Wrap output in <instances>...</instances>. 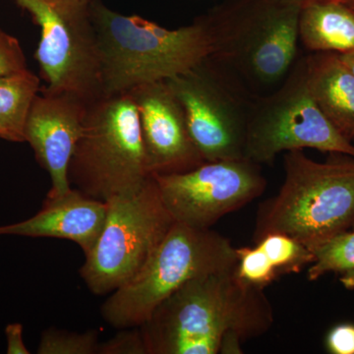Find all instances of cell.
I'll use <instances>...</instances> for the list:
<instances>
[{"mask_svg": "<svg viewBox=\"0 0 354 354\" xmlns=\"http://www.w3.org/2000/svg\"><path fill=\"white\" fill-rule=\"evenodd\" d=\"M339 55L342 62H344V64L354 73V50L349 51V53H344V55Z\"/></svg>", "mask_w": 354, "mask_h": 354, "instance_id": "obj_27", "label": "cell"}, {"mask_svg": "<svg viewBox=\"0 0 354 354\" xmlns=\"http://www.w3.org/2000/svg\"><path fill=\"white\" fill-rule=\"evenodd\" d=\"M6 353L30 354L23 339V325L20 323H11L6 327Z\"/></svg>", "mask_w": 354, "mask_h": 354, "instance_id": "obj_25", "label": "cell"}, {"mask_svg": "<svg viewBox=\"0 0 354 354\" xmlns=\"http://www.w3.org/2000/svg\"><path fill=\"white\" fill-rule=\"evenodd\" d=\"M235 274L244 285L264 290L281 274L259 246L236 248Z\"/></svg>", "mask_w": 354, "mask_h": 354, "instance_id": "obj_21", "label": "cell"}, {"mask_svg": "<svg viewBox=\"0 0 354 354\" xmlns=\"http://www.w3.org/2000/svg\"><path fill=\"white\" fill-rule=\"evenodd\" d=\"M237 258L236 248L223 235L176 221L139 274L106 298L102 318L118 330L139 327L191 279L234 269Z\"/></svg>", "mask_w": 354, "mask_h": 354, "instance_id": "obj_5", "label": "cell"}, {"mask_svg": "<svg viewBox=\"0 0 354 354\" xmlns=\"http://www.w3.org/2000/svg\"><path fill=\"white\" fill-rule=\"evenodd\" d=\"M339 283L346 290H354V270L342 274Z\"/></svg>", "mask_w": 354, "mask_h": 354, "instance_id": "obj_26", "label": "cell"}, {"mask_svg": "<svg viewBox=\"0 0 354 354\" xmlns=\"http://www.w3.org/2000/svg\"><path fill=\"white\" fill-rule=\"evenodd\" d=\"M183 106L191 139L205 162L245 158L250 88L212 57L165 81Z\"/></svg>", "mask_w": 354, "mask_h": 354, "instance_id": "obj_8", "label": "cell"}, {"mask_svg": "<svg viewBox=\"0 0 354 354\" xmlns=\"http://www.w3.org/2000/svg\"><path fill=\"white\" fill-rule=\"evenodd\" d=\"M106 203L101 234L79 272L95 295H111L135 278L176 223L153 176Z\"/></svg>", "mask_w": 354, "mask_h": 354, "instance_id": "obj_7", "label": "cell"}, {"mask_svg": "<svg viewBox=\"0 0 354 354\" xmlns=\"http://www.w3.org/2000/svg\"><path fill=\"white\" fill-rule=\"evenodd\" d=\"M167 211L176 223L212 228L246 206L267 186L261 165L247 158L204 162L183 174L153 176Z\"/></svg>", "mask_w": 354, "mask_h": 354, "instance_id": "obj_11", "label": "cell"}, {"mask_svg": "<svg viewBox=\"0 0 354 354\" xmlns=\"http://www.w3.org/2000/svg\"><path fill=\"white\" fill-rule=\"evenodd\" d=\"M286 1L290 2V3L297 4V6L301 7L302 6H305V4L311 3V2L327 1V0H286ZM330 1H341L348 3V2L353 1V0H330Z\"/></svg>", "mask_w": 354, "mask_h": 354, "instance_id": "obj_28", "label": "cell"}, {"mask_svg": "<svg viewBox=\"0 0 354 354\" xmlns=\"http://www.w3.org/2000/svg\"><path fill=\"white\" fill-rule=\"evenodd\" d=\"M99 332H69L57 328L44 330L39 339L38 354H97Z\"/></svg>", "mask_w": 354, "mask_h": 354, "instance_id": "obj_20", "label": "cell"}, {"mask_svg": "<svg viewBox=\"0 0 354 354\" xmlns=\"http://www.w3.org/2000/svg\"><path fill=\"white\" fill-rule=\"evenodd\" d=\"M41 80L29 69L0 76V138L25 142V127Z\"/></svg>", "mask_w": 354, "mask_h": 354, "instance_id": "obj_17", "label": "cell"}, {"mask_svg": "<svg viewBox=\"0 0 354 354\" xmlns=\"http://www.w3.org/2000/svg\"><path fill=\"white\" fill-rule=\"evenodd\" d=\"M101 62L102 97L124 94L144 84L167 81L201 64L212 53L202 16L169 30L137 15L91 0Z\"/></svg>", "mask_w": 354, "mask_h": 354, "instance_id": "obj_2", "label": "cell"}, {"mask_svg": "<svg viewBox=\"0 0 354 354\" xmlns=\"http://www.w3.org/2000/svg\"><path fill=\"white\" fill-rule=\"evenodd\" d=\"M314 262L309 266L307 279L318 281L329 272H344L354 270V230H346L310 249Z\"/></svg>", "mask_w": 354, "mask_h": 354, "instance_id": "obj_18", "label": "cell"}, {"mask_svg": "<svg viewBox=\"0 0 354 354\" xmlns=\"http://www.w3.org/2000/svg\"><path fill=\"white\" fill-rule=\"evenodd\" d=\"M272 324L264 290L244 285L234 268L191 279L140 327L149 354H234Z\"/></svg>", "mask_w": 354, "mask_h": 354, "instance_id": "obj_1", "label": "cell"}, {"mask_svg": "<svg viewBox=\"0 0 354 354\" xmlns=\"http://www.w3.org/2000/svg\"><path fill=\"white\" fill-rule=\"evenodd\" d=\"M349 6H353L354 8V0L353 1L348 2Z\"/></svg>", "mask_w": 354, "mask_h": 354, "instance_id": "obj_29", "label": "cell"}, {"mask_svg": "<svg viewBox=\"0 0 354 354\" xmlns=\"http://www.w3.org/2000/svg\"><path fill=\"white\" fill-rule=\"evenodd\" d=\"M106 216V202L71 187L60 195H46L43 208L31 218L0 225V235L65 239L73 241L87 255L99 239Z\"/></svg>", "mask_w": 354, "mask_h": 354, "instance_id": "obj_14", "label": "cell"}, {"mask_svg": "<svg viewBox=\"0 0 354 354\" xmlns=\"http://www.w3.org/2000/svg\"><path fill=\"white\" fill-rule=\"evenodd\" d=\"M128 93L138 109L152 176L183 174L204 164L191 139L183 106L165 81L144 84Z\"/></svg>", "mask_w": 354, "mask_h": 354, "instance_id": "obj_12", "label": "cell"}, {"mask_svg": "<svg viewBox=\"0 0 354 354\" xmlns=\"http://www.w3.org/2000/svg\"><path fill=\"white\" fill-rule=\"evenodd\" d=\"M90 104L79 95L46 87L32 102L26 123L25 142L34 150L37 162L50 174V196L71 188L70 160L82 134Z\"/></svg>", "mask_w": 354, "mask_h": 354, "instance_id": "obj_13", "label": "cell"}, {"mask_svg": "<svg viewBox=\"0 0 354 354\" xmlns=\"http://www.w3.org/2000/svg\"><path fill=\"white\" fill-rule=\"evenodd\" d=\"M285 180L259 206L253 241L272 232L295 237L309 249L354 227V158L330 153L315 162L302 150L285 153Z\"/></svg>", "mask_w": 354, "mask_h": 354, "instance_id": "obj_3", "label": "cell"}, {"mask_svg": "<svg viewBox=\"0 0 354 354\" xmlns=\"http://www.w3.org/2000/svg\"><path fill=\"white\" fill-rule=\"evenodd\" d=\"M298 31L299 41L311 53H349L354 50V8L330 0L305 4Z\"/></svg>", "mask_w": 354, "mask_h": 354, "instance_id": "obj_16", "label": "cell"}, {"mask_svg": "<svg viewBox=\"0 0 354 354\" xmlns=\"http://www.w3.org/2000/svg\"><path fill=\"white\" fill-rule=\"evenodd\" d=\"M255 244L264 251L279 274L300 272L314 262L313 253L308 247L288 234L272 232Z\"/></svg>", "mask_w": 354, "mask_h": 354, "instance_id": "obj_19", "label": "cell"}, {"mask_svg": "<svg viewBox=\"0 0 354 354\" xmlns=\"http://www.w3.org/2000/svg\"><path fill=\"white\" fill-rule=\"evenodd\" d=\"M25 69H27V62L19 41L0 30V76Z\"/></svg>", "mask_w": 354, "mask_h": 354, "instance_id": "obj_23", "label": "cell"}, {"mask_svg": "<svg viewBox=\"0 0 354 354\" xmlns=\"http://www.w3.org/2000/svg\"><path fill=\"white\" fill-rule=\"evenodd\" d=\"M41 29L37 62L46 88L93 102L102 97L91 0H13Z\"/></svg>", "mask_w": 354, "mask_h": 354, "instance_id": "obj_10", "label": "cell"}, {"mask_svg": "<svg viewBox=\"0 0 354 354\" xmlns=\"http://www.w3.org/2000/svg\"><path fill=\"white\" fill-rule=\"evenodd\" d=\"M325 346L332 354H354V324L335 326L326 337Z\"/></svg>", "mask_w": 354, "mask_h": 354, "instance_id": "obj_24", "label": "cell"}, {"mask_svg": "<svg viewBox=\"0 0 354 354\" xmlns=\"http://www.w3.org/2000/svg\"><path fill=\"white\" fill-rule=\"evenodd\" d=\"M306 148L354 158V144L335 129L312 97L302 57L276 91L254 99L244 157L268 165L279 153Z\"/></svg>", "mask_w": 354, "mask_h": 354, "instance_id": "obj_9", "label": "cell"}, {"mask_svg": "<svg viewBox=\"0 0 354 354\" xmlns=\"http://www.w3.org/2000/svg\"><path fill=\"white\" fill-rule=\"evenodd\" d=\"M300 9L286 0H223L202 15L209 57L251 91L281 85L297 60Z\"/></svg>", "mask_w": 354, "mask_h": 354, "instance_id": "obj_4", "label": "cell"}, {"mask_svg": "<svg viewBox=\"0 0 354 354\" xmlns=\"http://www.w3.org/2000/svg\"><path fill=\"white\" fill-rule=\"evenodd\" d=\"M97 354H149L141 327L120 329L108 341L100 342Z\"/></svg>", "mask_w": 354, "mask_h": 354, "instance_id": "obj_22", "label": "cell"}, {"mask_svg": "<svg viewBox=\"0 0 354 354\" xmlns=\"http://www.w3.org/2000/svg\"><path fill=\"white\" fill-rule=\"evenodd\" d=\"M307 80L319 109L354 144V73L334 53L305 57Z\"/></svg>", "mask_w": 354, "mask_h": 354, "instance_id": "obj_15", "label": "cell"}, {"mask_svg": "<svg viewBox=\"0 0 354 354\" xmlns=\"http://www.w3.org/2000/svg\"><path fill=\"white\" fill-rule=\"evenodd\" d=\"M151 176L138 109L129 93L91 102L70 160L71 187L106 202L136 189Z\"/></svg>", "mask_w": 354, "mask_h": 354, "instance_id": "obj_6", "label": "cell"}]
</instances>
